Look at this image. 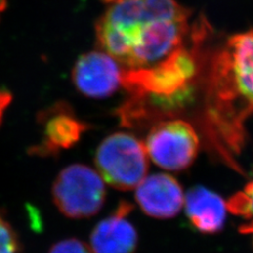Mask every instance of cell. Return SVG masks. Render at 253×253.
I'll list each match as a JSON object with an SVG mask.
<instances>
[{
    "label": "cell",
    "instance_id": "cell-8",
    "mask_svg": "<svg viewBox=\"0 0 253 253\" xmlns=\"http://www.w3.org/2000/svg\"><path fill=\"white\" fill-rule=\"evenodd\" d=\"M133 206L123 201L112 214L100 220L90 235L93 253H135L138 234L129 220Z\"/></svg>",
    "mask_w": 253,
    "mask_h": 253
},
{
    "label": "cell",
    "instance_id": "cell-11",
    "mask_svg": "<svg viewBox=\"0 0 253 253\" xmlns=\"http://www.w3.org/2000/svg\"><path fill=\"white\" fill-rule=\"evenodd\" d=\"M227 210L243 219L240 232L253 237V179L226 203Z\"/></svg>",
    "mask_w": 253,
    "mask_h": 253
},
{
    "label": "cell",
    "instance_id": "cell-13",
    "mask_svg": "<svg viewBox=\"0 0 253 253\" xmlns=\"http://www.w3.org/2000/svg\"><path fill=\"white\" fill-rule=\"evenodd\" d=\"M49 253H93L90 246L77 239H66L54 244Z\"/></svg>",
    "mask_w": 253,
    "mask_h": 253
},
{
    "label": "cell",
    "instance_id": "cell-9",
    "mask_svg": "<svg viewBox=\"0 0 253 253\" xmlns=\"http://www.w3.org/2000/svg\"><path fill=\"white\" fill-rule=\"evenodd\" d=\"M42 140L34 148L39 155H53L74 146L85 131V125L67 106L56 105L41 117Z\"/></svg>",
    "mask_w": 253,
    "mask_h": 253
},
{
    "label": "cell",
    "instance_id": "cell-7",
    "mask_svg": "<svg viewBox=\"0 0 253 253\" xmlns=\"http://www.w3.org/2000/svg\"><path fill=\"white\" fill-rule=\"evenodd\" d=\"M135 189L136 203L142 212L153 218L169 219L176 216L185 203L181 185L166 173L146 176Z\"/></svg>",
    "mask_w": 253,
    "mask_h": 253
},
{
    "label": "cell",
    "instance_id": "cell-14",
    "mask_svg": "<svg viewBox=\"0 0 253 253\" xmlns=\"http://www.w3.org/2000/svg\"><path fill=\"white\" fill-rule=\"evenodd\" d=\"M11 101H12V95L9 92L0 90V124L2 122L5 110L10 106Z\"/></svg>",
    "mask_w": 253,
    "mask_h": 253
},
{
    "label": "cell",
    "instance_id": "cell-10",
    "mask_svg": "<svg viewBox=\"0 0 253 253\" xmlns=\"http://www.w3.org/2000/svg\"><path fill=\"white\" fill-rule=\"evenodd\" d=\"M186 214L192 226L204 234H214L225 226L227 217L226 202L211 190L197 186L185 196Z\"/></svg>",
    "mask_w": 253,
    "mask_h": 253
},
{
    "label": "cell",
    "instance_id": "cell-2",
    "mask_svg": "<svg viewBox=\"0 0 253 253\" xmlns=\"http://www.w3.org/2000/svg\"><path fill=\"white\" fill-rule=\"evenodd\" d=\"M253 115V30L231 36L213 56L205 96L210 140L234 167Z\"/></svg>",
    "mask_w": 253,
    "mask_h": 253
},
{
    "label": "cell",
    "instance_id": "cell-12",
    "mask_svg": "<svg viewBox=\"0 0 253 253\" xmlns=\"http://www.w3.org/2000/svg\"><path fill=\"white\" fill-rule=\"evenodd\" d=\"M0 253H19L17 235L11 225L0 215Z\"/></svg>",
    "mask_w": 253,
    "mask_h": 253
},
{
    "label": "cell",
    "instance_id": "cell-3",
    "mask_svg": "<svg viewBox=\"0 0 253 253\" xmlns=\"http://www.w3.org/2000/svg\"><path fill=\"white\" fill-rule=\"evenodd\" d=\"M94 162L105 183L122 191L135 189L149 170L145 145L126 132L114 133L102 140Z\"/></svg>",
    "mask_w": 253,
    "mask_h": 253
},
{
    "label": "cell",
    "instance_id": "cell-5",
    "mask_svg": "<svg viewBox=\"0 0 253 253\" xmlns=\"http://www.w3.org/2000/svg\"><path fill=\"white\" fill-rule=\"evenodd\" d=\"M147 154L156 166L168 171H183L199 154L200 138L191 124L183 120H163L149 130Z\"/></svg>",
    "mask_w": 253,
    "mask_h": 253
},
{
    "label": "cell",
    "instance_id": "cell-1",
    "mask_svg": "<svg viewBox=\"0 0 253 253\" xmlns=\"http://www.w3.org/2000/svg\"><path fill=\"white\" fill-rule=\"evenodd\" d=\"M107 10L96 23L100 50L124 70L156 66L196 34L205 19L190 27V11L176 0H105Z\"/></svg>",
    "mask_w": 253,
    "mask_h": 253
},
{
    "label": "cell",
    "instance_id": "cell-15",
    "mask_svg": "<svg viewBox=\"0 0 253 253\" xmlns=\"http://www.w3.org/2000/svg\"><path fill=\"white\" fill-rule=\"evenodd\" d=\"M7 5V0H0V17H1L2 13L5 11Z\"/></svg>",
    "mask_w": 253,
    "mask_h": 253
},
{
    "label": "cell",
    "instance_id": "cell-6",
    "mask_svg": "<svg viewBox=\"0 0 253 253\" xmlns=\"http://www.w3.org/2000/svg\"><path fill=\"white\" fill-rule=\"evenodd\" d=\"M124 69L105 51H91L76 61L72 78L77 90L91 98H105L123 86Z\"/></svg>",
    "mask_w": 253,
    "mask_h": 253
},
{
    "label": "cell",
    "instance_id": "cell-4",
    "mask_svg": "<svg viewBox=\"0 0 253 253\" xmlns=\"http://www.w3.org/2000/svg\"><path fill=\"white\" fill-rule=\"evenodd\" d=\"M54 204L69 218H89L106 201L105 181L89 166L74 164L61 170L52 188Z\"/></svg>",
    "mask_w": 253,
    "mask_h": 253
}]
</instances>
